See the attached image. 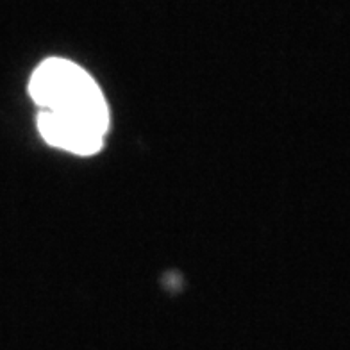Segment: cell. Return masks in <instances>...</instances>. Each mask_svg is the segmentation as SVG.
<instances>
[{
    "instance_id": "6da1fadb",
    "label": "cell",
    "mask_w": 350,
    "mask_h": 350,
    "mask_svg": "<svg viewBox=\"0 0 350 350\" xmlns=\"http://www.w3.org/2000/svg\"><path fill=\"white\" fill-rule=\"evenodd\" d=\"M29 93L42 111L109 127V107L95 79L86 70L63 57H49L34 70Z\"/></svg>"
},
{
    "instance_id": "7a4b0ae2",
    "label": "cell",
    "mask_w": 350,
    "mask_h": 350,
    "mask_svg": "<svg viewBox=\"0 0 350 350\" xmlns=\"http://www.w3.org/2000/svg\"><path fill=\"white\" fill-rule=\"evenodd\" d=\"M38 131L49 145L61 150H68L72 154H79V156L97 154L106 136V133L95 125L68 118V116L55 115L51 111H40Z\"/></svg>"
}]
</instances>
